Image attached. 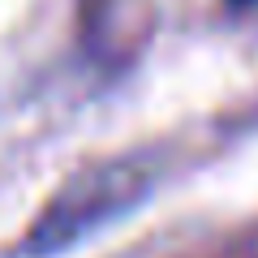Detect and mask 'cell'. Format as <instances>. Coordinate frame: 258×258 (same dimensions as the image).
Wrapping results in <instances>:
<instances>
[{"label": "cell", "instance_id": "6da1fadb", "mask_svg": "<svg viewBox=\"0 0 258 258\" xmlns=\"http://www.w3.org/2000/svg\"><path fill=\"white\" fill-rule=\"evenodd\" d=\"M142 189H147V176L134 164H108V168H95V172L78 176L64 194H56V203L26 232L22 254L47 258V254H60V249L78 245L82 237L99 232L108 220H116L120 211H129L142 198Z\"/></svg>", "mask_w": 258, "mask_h": 258}]
</instances>
